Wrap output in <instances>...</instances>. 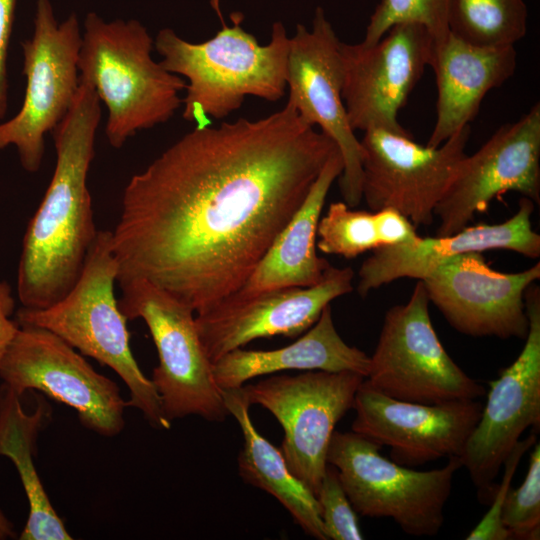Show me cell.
Wrapping results in <instances>:
<instances>
[{"label":"cell","mask_w":540,"mask_h":540,"mask_svg":"<svg viewBox=\"0 0 540 540\" xmlns=\"http://www.w3.org/2000/svg\"><path fill=\"white\" fill-rule=\"evenodd\" d=\"M523 483L508 491L502 510V523L510 539L538 540L540 537V444L532 447Z\"/></svg>","instance_id":"obj_29"},{"label":"cell","mask_w":540,"mask_h":540,"mask_svg":"<svg viewBox=\"0 0 540 540\" xmlns=\"http://www.w3.org/2000/svg\"><path fill=\"white\" fill-rule=\"evenodd\" d=\"M447 12L448 0H381L370 17L361 43H376L396 24L416 23L430 32L437 45L449 34Z\"/></svg>","instance_id":"obj_28"},{"label":"cell","mask_w":540,"mask_h":540,"mask_svg":"<svg viewBox=\"0 0 540 540\" xmlns=\"http://www.w3.org/2000/svg\"><path fill=\"white\" fill-rule=\"evenodd\" d=\"M540 204V104L516 122L502 125L472 155L460 161L435 208L438 236L454 234L507 192Z\"/></svg>","instance_id":"obj_16"},{"label":"cell","mask_w":540,"mask_h":540,"mask_svg":"<svg viewBox=\"0 0 540 540\" xmlns=\"http://www.w3.org/2000/svg\"><path fill=\"white\" fill-rule=\"evenodd\" d=\"M336 144L288 105L258 120L195 127L124 188L112 232L119 276L201 312L251 275Z\"/></svg>","instance_id":"obj_1"},{"label":"cell","mask_w":540,"mask_h":540,"mask_svg":"<svg viewBox=\"0 0 540 540\" xmlns=\"http://www.w3.org/2000/svg\"><path fill=\"white\" fill-rule=\"evenodd\" d=\"M100 102L95 90L80 81L72 107L53 130L55 169L27 225L18 264L22 307L44 309L63 298L78 280L97 235L87 176Z\"/></svg>","instance_id":"obj_2"},{"label":"cell","mask_w":540,"mask_h":540,"mask_svg":"<svg viewBox=\"0 0 540 540\" xmlns=\"http://www.w3.org/2000/svg\"><path fill=\"white\" fill-rule=\"evenodd\" d=\"M429 302L424 284L418 280L405 304L387 310L365 381L401 401L478 400L486 390L443 347L430 319Z\"/></svg>","instance_id":"obj_8"},{"label":"cell","mask_w":540,"mask_h":540,"mask_svg":"<svg viewBox=\"0 0 540 540\" xmlns=\"http://www.w3.org/2000/svg\"><path fill=\"white\" fill-rule=\"evenodd\" d=\"M540 278V263L516 273L487 264L482 252L450 258L421 280L446 321L471 337L525 339L529 329L524 293Z\"/></svg>","instance_id":"obj_18"},{"label":"cell","mask_w":540,"mask_h":540,"mask_svg":"<svg viewBox=\"0 0 540 540\" xmlns=\"http://www.w3.org/2000/svg\"><path fill=\"white\" fill-rule=\"evenodd\" d=\"M316 498L327 540H361L357 513L340 482L337 470L327 464Z\"/></svg>","instance_id":"obj_30"},{"label":"cell","mask_w":540,"mask_h":540,"mask_svg":"<svg viewBox=\"0 0 540 540\" xmlns=\"http://www.w3.org/2000/svg\"><path fill=\"white\" fill-rule=\"evenodd\" d=\"M370 356L348 345L337 332L330 304L316 323L295 342L273 350H232L213 363V375L222 389L244 386L249 380L287 370L369 371Z\"/></svg>","instance_id":"obj_22"},{"label":"cell","mask_w":540,"mask_h":540,"mask_svg":"<svg viewBox=\"0 0 540 540\" xmlns=\"http://www.w3.org/2000/svg\"><path fill=\"white\" fill-rule=\"evenodd\" d=\"M365 377L351 371L275 375L241 387L249 405L267 409L284 431L281 452L290 471L316 496L339 420L353 408Z\"/></svg>","instance_id":"obj_10"},{"label":"cell","mask_w":540,"mask_h":540,"mask_svg":"<svg viewBox=\"0 0 540 540\" xmlns=\"http://www.w3.org/2000/svg\"><path fill=\"white\" fill-rule=\"evenodd\" d=\"M15 310V299L11 287L0 280V362L14 339L19 324L11 319Z\"/></svg>","instance_id":"obj_33"},{"label":"cell","mask_w":540,"mask_h":540,"mask_svg":"<svg viewBox=\"0 0 540 540\" xmlns=\"http://www.w3.org/2000/svg\"><path fill=\"white\" fill-rule=\"evenodd\" d=\"M222 392L227 411L236 419L243 435L238 455L240 477L277 499L307 535L327 540L316 496L290 471L281 450L256 430L241 387Z\"/></svg>","instance_id":"obj_25"},{"label":"cell","mask_w":540,"mask_h":540,"mask_svg":"<svg viewBox=\"0 0 540 540\" xmlns=\"http://www.w3.org/2000/svg\"><path fill=\"white\" fill-rule=\"evenodd\" d=\"M16 0H0V119L7 111V52L12 32Z\"/></svg>","instance_id":"obj_32"},{"label":"cell","mask_w":540,"mask_h":540,"mask_svg":"<svg viewBox=\"0 0 540 540\" xmlns=\"http://www.w3.org/2000/svg\"><path fill=\"white\" fill-rule=\"evenodd\" d=\"M535 204L522 197L516 213L499 224H478L445 236L420 237L373 250L358 271L357 292L372 290L401 278L423 280L450 258L468 253L502 249L528 258L540 256V235L531 224Z\"/></svg>","instance_id":"obj_20"},{"label":"cell","mask_w":540,"mask_h":540,"mask_svg":"<svg viewBox=\"0 0 540 540\" xmlns=\"http://www.w3.org/2000/svg\"><path fill=\"white\" fill-rule=\"evenodd\" d=\"M430 32L416 23L392 26L376 43H340L342 100L351 128L411 136L397 117L430 67L435 49Z\"/></svg>","instance_id":"obj_12"},{"label":"cell","mask_w":540,"mask_h":540,"mask_svg":"<svg viewBox=\"0 0 540 540\" xmlns=\"http://www.w3.org/2000/svg\"><path fill=\"white\" fill-rule=\"evenodd\" d=\"M470 134L468 125L430 147L384 129L364 131L362 199L369 210L392 208L414 226L432 224L435 208L466 155Z\"/></svg>","instance_id":"obj_14"},{"label":"cell","mask_w":540,"mask_h":540,"mask_svg":"<svg viewBox=\"0 0 540 540\" xmlns=\"http://www.w3.org/2000/svg\"><path fill=\"white\" fill-rule=\"evenodd\" d=\"M153 47L146 27L135 19L105 21L89 12L84 20L79 77L107 108L105 135L113 148L167 122L182 104L179 93L187 82L154 61Z\"/></svg>","instance_id":"obj_5"},{"label":"cell","mask_w":540,"mask_h":540,"mask_svg":"<svg viewBox=\"0 0 540 540\" xmlns=\"http://www.w3.org/2000/svg\"><path fill=\"white\" fill-rule=\"evenodd\" d=\"M0 378L19 396L36 390L71 407L99 435L113 437L125 427L127 405L119 386L46 329L19 326L0 362Z\"/></svg>","instance_id":"obj_11"},{"label":"cell","mask_w":540,"mask_h":540,"mask_svg":"<svg viewBox=\"0 0 540 540\" xmlns=\"http://www.w3.org/2000/svg\"><path fill=\"white\" fill-rule=\"evenodd\" d=\"M112 232L98 230L81 274L68 293L44 309L21 307L19 326L46 329L78 350L111 368L129 390L127 407L139 410L157 429H170L160 396L137 364L129 344L127 318L118 306L114 285L119 264L112 249Z\"/></svg>","instance_id":"obj_4"},{"label":"cell","mask_w":540,"mask_h":540,"mask_svg":"<svg viewBox=\"0 0 540 540\" xmlns=\"http://www.w3.org/2000/svg\"><path fill=\"white\" fill-rule=\"evenodd\" d=\"M34 29L22 43L26 77L19 112L0 124V150L15 146L22 167L37 172L45 152V136L72 107L79 86L82 33L77 14L58 22L50 0H36Z\"/></svg>","instance_id":"obj_9"},{"label":"cell","mask_w":540,"mask_h":540,"mask_svg":"<svg viewBox=\"0 0 540 540\" xmlns=\"http://www.w3.org/2000/svg\"><path fill=\"white\" fill-rule=\"evenodd\" d=\"M417 236L415 226L395 209L352 210L344 202H334L319 220L317 248L325 254L351 259Z\"/></svg>","instance_id":"obj_26"},{"label":"cell","mask_w":540,"mask_h":540,"mask_svg":"<svg viewBox=\"0 0 540 540\" xmlns=\"http://www.w3.org/2000/svg\"><path fill=\"white\" fill-rule=\"evenodd\" d=\"M537 442L535 433L514 446L508 457L503 463L504 475L501 483L497 485L492 498L490 508L478 525L468 534L467 540H507L510 534L502 523V510L504 501L520 460L524 454L530 450Z\"/></svg>","instance_id":"obj_31"},{"label":"cell","mask_w":540,"mask_h":540,"mask_svg":"<svg viewBox=\"0 0 540 540\" xmlns=\"http://www.w3.org/2000/svg\"><path fill=\"white\" fill-rule=\"evenodd\" d=\"M436 78V121L427 146L437 147L457 134L479 112L484 97L515 72L514 46L483 47L449 33L435 45L430 63Z\"/></svg>","instance_id":"obj_21"},{"label":"cell","mask_w":540,"mask_h":540,"mask_svg":"<svg viewBox=\"0 0 540 540\" xmlns=\"http://www.w3.org/2000/svg\"><path fill=\"white\" fill-rule=\"evenodd\" d=\"M211 5L219 4V0H210Z\"/></svg>","instance_id":"obj_35"},{"label":"cell","mask_w":540,"mask_h":540,"mask_svg":"<svg viewBox=\"0 0 540 540\" xmlns=\"http://www.w3.org/2000/svg\"><path fill=\"white\" fill-rule=\"evenodd\" d=\"M342 171L343 158L337 148L304 201L237 293L248 294L280 287H309L321 281L330 264L317 255V228L327 194Z\"/></svg>","instance_id":"obj_23"},{"label":"cell","mask_w":540,"mask_h":540,"mask_svg":"<svg viewBox=\"0 0 540 540\" xmlns=\"http://www.w3.org/2000/svg\"><path fill=\"white\" fill-rule=\"evenodd\" d=\"M449 33L483 47L514 46L527 32L524 0H448Z\"/></svg>","instance_id":"obj_27"},{"label":"cell","mask_w":540,"mask_h":540,"mask_svg":"<svg viewBox=\"0 0 540 540\" xmlns=\"http://www.w3.org/2000/svg\"><path fill=\"white\" fill-rule=\"evenodd\" d=\"M51 409L39 400L28 413L21 396L2 383L0 386V456L9 458L17 469L29 511L20 540H70L62 519L52 506L34 463L39 433L47 424Z\"/></svg>","instance_id":"obj_24"},{"label":"cell","mask_w":540,"mask_h":540,"mask_svg":"<svg viewBox=\"0 0 540 540\" xmlns=\"http://www.w3.org/2000/svg\"><path fill=\"white\" fill-rule=\"evenodd\" d=\"M340 43L321 7L316 8L311 31L297 25L289 44L287 104L336 144L343 158L340 192L353 208L362 200L363 151L342 100Z\"/></svg>","instance_id":"obj_15"},{"label":"cell","mask_w":540,"mask_h":540,"mask_svg":"<svg viewBox=\"0 0 540 540\" xmlns=\"http://www.w3.org/2000/svg\"><path fill=\"white\" fill-rule=\"evenodd\" d=\"M381 446L351 432L334 431L327 464L336 468L356 513L391 518L412 536H435L444 523V508L460 458L438 469L417 471L380 454Z\"/></svg>","instance_id":"obj_7"},{"label":"cell","mask_w":540,"mask_h":540,"mask_svg":"<svg viewBox=\"0 0 540 540\" xmlns=\"http://www.w3.org/2000/svg\"><path fill=\"white\" fill-rule=\"evenodd\" d=\"M483 404L478 400L421 404L388 397L369 386L358 388L351 429L388 446L392 461L414 467L441 458H460Z\"/></svg>","instance_id":"obj_19"},{"label":"cell","mask_w":540,"mask_h":540,"mask_svg":"<svg viewBox=\"0 0 540 540\" xmlns=\"http://www.w3.org/2000/svg\"><path fill=\"white\" fill-rule=\"evenodd\" d=\"M118 306L127 320L142 319L158 354L152 382L169 421L198 416L222 422L229 415L198 333L194 310L151 282L119 276Z\"/></svg>","instance_id":"obj_6"},{"label":"cell","mask_w":540,"mask_h":540,"mask_svg":"<svg viewBox=\"0 0 540 540\" xmlns=\"http://www.w3.org/2000/svg\"><path fill=\"white\" fill-rule=\"evenodd\" d=\"M16 531L13 523L7 518L0 509V540L15 538Z\"/></svg>","instance_id":"obj_34"},{"label":"cell","mask_w":540,"mask_h":540,"mask_svg":"<svg viewBox=\"0 0 540 540\" xmlns=\"http://www.w3.org/2000/svg\"><path fill=\"white\" fill-rule=\"evenodd\" d=\"M529 329L516 360L490 383L486 405L460 457L481 503L490 504L504 461L530 427H540V288L524 293Z\"/></svg>","instance_id":"obj_13"},{"label":"cell","mask_w":540,"mask_h":540,"mask_svg":"<svg viewBox=\"0 0 540 540\" xmlns=\"http://www.w3.org/2000/svg\"><path fill=\"white\" fill-rule=\"evenodd\" d=\"M216 13L222 28L207 41L188 42L171 28L154 40L161 65L188 80L182 117L198 128L210 126V117L223 119L238 110L248 95L276 102L287 87L290 38L282 22L272 25L270 42L260 45L242 28L240 12L231 14L232 26L220 9Z\"/></svg>","instance_id":"obj_3"},{"label":"cell","mask_w":540,"mask_h":540,"mask_svg":"<svg viewBox=\"0 0 540 540\" xmlns=\"http://www.w3.org/2000/svg\"><path fill=\"white\" fill-rule=\"evenodd\" d=\"M350 267L329 266L321 281L309 287H280L233 293L196 313L204 350L212 363L258 338L299 337L334 299L353 290Z\"/></svg>","instance_id":"obj_17"}]
</instances>
